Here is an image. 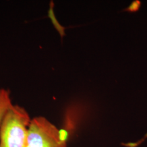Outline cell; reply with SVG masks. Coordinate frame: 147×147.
<instances>
[{
  "label": "cell",
  "mask_w": 147,
  "mask_h": 147,
  "mask_svg": "<svg viewBox=\"0 0 147 147\" xmlns=\"http://www.w3.org/2000/svg\"><path fill=\"white\" fill-rule=\"evenodd\" d=\"M30 117L23 108L12 105L0 124V147H26Z\"/></svg>",
  "instance_id": "cell-1"
},
{
  "label": "cell",
  "mask_w": 147,
  "mask_h": 147,
  "mask_svg": "<svg viewBox=\"0 0 147 147\" xmlns=\"http://www.w3.org/2000/svg\"><path fill=\"white\" fill-rule=\"evenodd\" d=\"M26 147H67L61 130L43 117L31 120Z\"/></svg>",
  "instance_id": "cell-2"
},
{
  "label": "cell",
  "mask_w": 147,
  "mask_h": 147,
  "mask_svg": "<svg viewBox=\"0 0 147 147\" xmlns=\"http://www.w3.org/2000/svg\"><path fill=\"white\" fill-rule=\"evenodd\" d=\"M12 105L9 92L7 90L0 88V124L5 113Z\"/></svg>",
  "instance_id": "cell-3"
}]
</instances>
